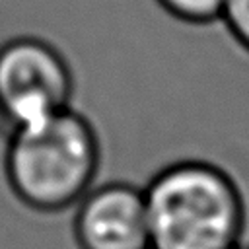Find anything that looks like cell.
<instances>
[{"mask_svg": "<svg viewBox=\"0 0 249 249\" xmlns=\"http://www.w3.org/2000/svg\"><path fill=\"white\" fill-rule=\"evenodd\" d=\"M2 175L12 198L41 216L70 212L97 183L101 138L74 105L4 136Z\"/></svg>", "mask_w": 249, "mask_h": 249, "instance_id": "6da1fadb", "label": "cell"}, {"mask_svg": "<svg viewBox=\"0 0 249 249\" xmlns=\"http://www.w3.org/2000/svg\"><path fill=\"white\" fill-rule=\"evenodd\" d=\"M150 249H154V247H150Z\"/></svg>", "mask_w": 249, "mask_h": 249, "instance_id": "ba28073f", "label": "cell"}, {"mask_svg": "<svg viewBox=\"0 0 249 249\" xmlns=\"http://www.w3.org/2000/svg\"><path fill=\"white\" fill-rule=\"evenodd\" d=\"M231 249H249V241H245V239H243V241H239L237 245H233Z\"/></svg>", "mask_w": 249, "mask_h": 249, "instance_id": "52a82bcc", "label": "cell"}, {"mask_svg": "<svg viewBox=\"0 0 249 249\" xmlns=\"http://www.w3.org/2000/svg\"><path fill=\"white\" fill-rule=\"evenodd\" d=\"M154 249H231L243 241L247 202L235 177L208 160H177L142 187Z\"/></svg>", "mask_w": 249, "mask_h": 249, "instance_id": "7a4b0ae2", "label": "cell"}, {"mask_svg": "<svg viewBox=\"0 0 249 249\" xmlns=\"http://www.w3.org/2000/svg\"><path fill=\"white\" fill-rule=\"evenodd\" d=\"M76 249H150L144 189L128 181L95 183L72 208Z\"/></svg>", "mask_w": 249, "mask_h": 249, "instance_id": "277c9868", "label": "cell"}, {"mask_svg": "<svg viewBox=\"0 0 249 249\" xmlns=\"http://www.w3.org/2000/svg\"><path fill=\"white\" fill-rule=\"evenodd\" d=\"M76 74L68 56L41 35L0 43V132L45 119L74 105Z\"/></svg>", "mask_w": 249, "mask_h": 249, "instance_id": "3957f363", "label": "cell"}, {"mask_svg": "<svg viewBox=\"0 0 249 249\" xmlns=\"http://www.w3.org/2000/svg\"><path fill=\"white\" fill-rule=\"evenodd\" d=\"M169 18L187 25H210L222 18L226 0H154Z\"/></svg>", "mask_w": 249, "mask_h": 249, "instance_id": "5b68a950", "label": "cell"}, {"mask_svg": "<svg viewBox=\"0 0 249 249\" xmlns=\"http://www.w3.org/2000/svg\"><path fill=\"white\" fill-rule=\"evenodd\" d=\"M220 23H224L233 43L249 54V0H226Z\"/></svg>", "mask_w": 249, "mask_h": 249, "instance_id": "8992f818", "label": "cell"}]
</instances>
